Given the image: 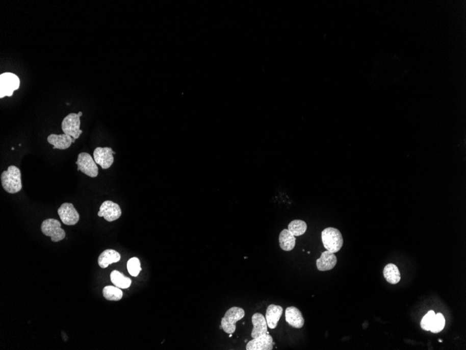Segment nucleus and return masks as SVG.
<instances>
[{
    "label": "nucleus",
    "mask_w": 466,
    "mask_h": 350,
    "mask_svg": "<svg viewBox=\"0 0 466 350\" xmlns=\"http://www.w3.org/2000/svg\"><path fill=\"white\" fill-rule=\"evenodd\" d=\"M1 181L4 190L9 194H16L22 190L21 172L16 166H9L2 173Z\"/></svg>",
    "instance_id": "nucleus-1"
},
{
    "label": "nucleus",
    "mask_w": 466,
    "mask_h": 350,
    "mask_svg": "<svg viewBox=\"0 0 466 350\" xmlns=\"http://www.w3.org/2000/svg\"><path fill=\"white\" fill-rule=\"evenodd\" d=\"M322 241L327 251L336 253L342 248L344 238L340 231L334 228H327L322 232Z\"/></svg>",
    "instance_id": "nucleus-2"
},
{
    "label": "nucleus",
    "mask_w": 466,
    "mask_h": 350,
    "mask_svg": "<svg viewBox=\"0 0 466 350\" xmlns=\"http://www.w3.org/2000/svg\"><path fill=\"white\" fill-rule=\"evenodd\" d=\"M83 113L80 111L79 113H72L64 118L62 122V130L64 134L71 136L73 139H79L80 136L83 133L81 130V117Z\"/></svg>",
    "instance_id": "nucleus-3"
},
{
    "label": "nucleus",
    "mask_w": 466,
    "mask_h": 350,
    "mask_svg": "<svg viewBox=\"0 0 466 350\" xmlns=\"http://www.w3.org/2000/svg\"><path fill=\"white\" fill-rule=\"evenodd\" d=\"M245 316L244 309L232 307L227 310L224 317L221 319V327L226 334H233L236 330V323Z\"/></svg>",
    "instance_id": "nucleus-4"
},
{
    "label": "nucleus",
    "mask_w": 466,
    "mask_h": 350,
    "mask_svg": "<svg viewBox=\"0 0 466 350\" xmlns=\"http://www.w3.org/2000/svg\"><path fill=\"white\" fill-rule=\"evenodd\" d=\"M20 81L18 76L11 72L0 75V98L11 96L20 88Z\"/></svg>",
    "instance_id": "nucleus-5"
},
{
    "label": "nucleus",
    "mask_w": 466,
    "mask_h": 350,
    "mask_svg": "<svg viewBox=\"0 0 466 350\" xmlns=\"http://www.w3.org/2000/svg\"><path fill=\"white\" fill-rule=\"evenodd\" d=\"M60 221L56 219H47L41 224V232L45 236L51 238V241L57 243L66 237V232L61 228Z\"/></svg>",
    "instance_id": "nucleus-6"
},
{
    "label": "nucleus",
    "mask_w": 466,
    "mask_h": 350,
    "mask_svg": "<svg viewBox=\"0 0 466 350\" xmlns=\"http://www.w3.org/2000/svg\"><path fill=\"white\" fill-rule=\"evenodd\" d=\"M75 164L77 166V171H81L85 175L93 178V179L97 177L98 174L97 164L89 153H80Z\"/></svg>",
    "instance_id": "nucleus-7"
},
{
    "label": "nucleus",
    "mask_w": 466,
    "mask_h": 350,
    "mask_svg": "<svg viewBox=\"0 0 466 350\" xmlns=\"http://www.w3.org/2000/svg\"><path fill=\"white\" fill-rule=\"evenodd\" d=\"M116 154L111 147H98L94 151V160L103 169H108L114 162L113 155Z\"/></svg>",
    "instance_id": "nucleus-8"
},
{
    "label": "nucleus",
    "mask_w": 466,
    "mask_h": 350,
    "mask_svg": "<svg viewBox=\"0 0 466 350\" xmlns=\"http://www.w3.org/2000/svg\"><path fill=\"white\" fill-rule=\"evenodd\" d=\"M59 216L62 222L68 226H73L79 222L80 215L77 210L71 203L62 204L58 211Z\"/></svg>",
    "instance_id": "nucleus-9"
},
{
    "label": "nucleus",
    "mask_w": 466,
    "mask_h": 350,
    "mask_svg": "<svg viewBox=\"0 0 466 350\" xmlns=\"http://www.w3.org/2000/svg\"><path fill=\"white\" fill-rule=\"evenodd\" d=\"M122 215V210L120 206L111 201H106L101 204L99 211L98 213V217H103L108 222H113L119 219Z\"/></svg>",
    "instance_id": "nucleus-10"
},
{
    "label": "nucleus",
    "mask_w": 466,
    "mask_h": 350,
    "mask_svg": "<svg viewBox=\"0 0 466 350\" xmlns=\"http://www.w3.org/2000/svg\"><path fill=\"white\" fill-rule=\"evenodd\" d=\"M274 342L272 336L266 334L261 335L248 342L246 350H272Z\"/></svg>",
    "instance_id": "nucleus-11"
},
{
    "label": "nucleus",
    "mask_w": 466,
    "mask_h": 350,
    "mask_svg": "<svg viewBox=\"0 0 466 350\" xmlns=\"http://www.w3.org/2000/svg\"><path fill=\"white\" fill-rule=\"evenodd\" d=\"M47 141L50 144L53 145V149L59 150H66L71 146L73 143V139L71 136L67 134H52L47 138Z\"/></svg>",
    "instance_id": "nucleus-12"
},
{
    "label": "nucleus",
    "mask_w": 466,
    "mask_h": 350,
    "mask_svg": "<svg viewBox=\"0 0 466 350\" xmlns=\"http://www.w3.org/2000/svg\"><path fill=\"white\" fill-rule=\"evenodd\" d=\"M286 321L295 329L302 328L304 324V318L302 313L295 306L286 308Z\"/></svg>",
    "instance_id": "nucleus-13"
},
{
    "label": "nucleus",
    "mask_w": 466,
    "mask_h": 350,
    "mask_svg": "<svg viewBox=\"0 0 466 350\" xmlns=\"http://www.w3.org/2000/svg\"><path fill=\"white\" fill-rule=\"evenodd\" d=\"M337 258L334 253L326 251L322 253L321 257L316 261V266L320 271H327L336 266Z\"/></svg>",
    "instance_id": "nucleus-14"
},
{
    "label": "nucleus",
    "mask_w": 466,
    "mask_h": 350,
    "mask_svg": "<svg viewBox=\"0 0 466 350\" xmlns=\"http://www.w3.org/2000/svg\"><path fill=\"white\" fill-rule=\"evenodd\" d=\"M283 308L281 306L271 304L268 306V308H267L265 319H266L269 328L271 329L276 328L278 321H279L282 314H283Z\"/></svg>",
    "instance_id": "nucleus-15"
},
{
    "label": "nucleus",
    "mask_w": 466,
    "mask_h": 350,
    "mask_svg": "<svg viewBox=\"0 0 466 350\" xmlns=\"http://www.w3.org/2000/svg\"><path fill=\"white\" fill-rule=\"evenodd\" d=\"M252 323L253 325V331L251 332L252 338H255L263 334H269L268 323L262 314L257 313L252 316Z\"/></svg>",
    "instance_id": "nucleus-16"
},
{
    "label": "nucleus",
    "mask_w": 466,
    "mask_h": 350,
    "mask_svg": "<svg viewBox=\"0 0 466 350\" xmlns=\"http://www.w3.org/2000/svg\"><path fill=\"white\" fill-rule=\"evenodd\" d=\"M121 259V255L114 249H106L101 255H99L98 259V264L100 267L106 268L109 265L119 262Z\"/></svg>",
    "instance_id": "nucleus-17"
},
{
    "label": "nucleus",
    "mask_w": 466,
    "mask_h": 350,
    "mask_svg": "<svg viewBox=\"0 0 466 350\" xmlns=\"http://www.w3.org/2000/svg\"><path fill=\"white\" fill-rule=\"evenodd\" d=\"M279 245L284 251H291L295 248L296 238L289 230H283L280 233Z\"/></svg>",
    "instance_id": "nucleus-18"
},
{
    "label": "nucleus",
    "mask_w": 466,
    "mask_h": 350,
    "mask_svg": "<svg viewBox=\"0 0 466 350\" xmlns=\"http://www.w3.org/2000/svg\"><path fill=\"white\" fill-rule=\"evenodd\" d=\"M383 275L387 283L392 285H396L401 281L400 271L397 266L394 264L386 265L384 268Z\"/></svg>",
    "instance_id": "nucleus-19"
},
{
    "label": "nucleus",
    "mask_w": 466,
    "mask_h": 350,
    "mask_svg": "<svg viewBox=\"0 0 466 350\" xmlns=\"http://www.w3.org/2000/svg\"><path fill=\"white\" fill-rule=\"evenodd\" d=\"M111 281L113 285L118 288L127 289L132 285V280L126 277L122 273L118 270H113L111 273Z\"/></svg>",
    "instance_id": "nucleus-20"
},
{
    "label": "nucleus",
    "mask_w": 466,
    "mask_h": 350,
    "mask_svg": "<svg viewBox=\"0 0 466 350\" xmlns=\"http://www.w3.org/2000/svg\"><path fill=\"white\" fill-rule=\"evenodd\" d=\"M103 295L106 300L117 302L122 299L123 292L122 289L116 286H106L103 289Z\"/></svg>",
    "instance_id": "nucleus-21"
},
{
    "label": "nucleus",
    "mask_w": 466,
    "mask_h": 350,
    "mask_svg": "<svg viewBox=\"0 0 466 350\" xmlns=\"http://www.w3.org/2000/svg\"><path fill=\"white\" fill-rule=\"evenodd\" d=\"M289 230L295 236H300L304 234L307 230V224L304 221L295 219L289 224Z\"/></svg>",
    "instance_id": "nucleus-22"
},
{
    "label": "nucleus",
    "mask_w": 466,
    "mask_h": 350,
    "mask_svg": "<svg viewBox=\"0 0 466 350\" xmlns=\"http://www.w3.org/2000/svg\"><path fill=\"white\" fill-rule=\"evenodd\" d=\"M445 326V319L442 313L435 314L430 332L433 334L442 332Z\"/></svg>",
    "instance_id": "nucleus-23"
},
{
    "label": "nucleus",
    "mask_w": 466,
    "mask_h": 350,
    "mask_svg": "<svg viewBox=\"0 0 466 350\" xmlns=\"http://www.w3.org/2000/svg\"><path fill=\"white\" fill-rule=\"evenodd\" d=\"M126 266H127L128 273L134 277H137L142 270L141 262H140V260L137 257L131 258L128 261Z\"/></svg>",
    "instance_id": "nucleus-24"
},
{
    "label": "nucleus",
    "mask_w": 466,
    "mask_h": 350,
    "mask_svg": "<svg viewBox=\"0 0 466 350\" xmlns=\"http://www.w3.org/2000/svg\"><path fill=\"white\" fill-rule=\"evenodd\" d=\"M435 312L431 310L427 315H424L421 321V327L422 329L425 331H430L432 323H433V318L435 317Z\"/></svg>",
    "instance_id": "nucleus-25"
}]
</instances>
